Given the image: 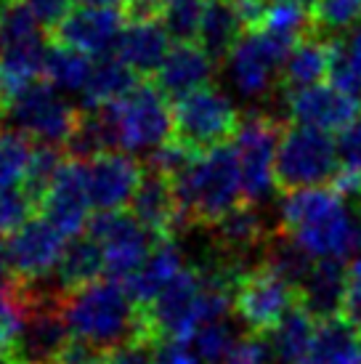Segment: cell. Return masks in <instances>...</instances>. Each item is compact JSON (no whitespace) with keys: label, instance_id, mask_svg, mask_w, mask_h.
<instances>
[{"label":"cell","instance_id":"6da1fadb","mask_svg":"<svg viewBox=\"0 0 361 364\" xmlns=\"http://www.w3.org/2000/svg\"><path fill=\"white\" fill-rule=\"evenodd\" d=\"M61 311L72 338L104 356L133 341H149L144 311L128 295L125 284L114 279H101L67 293L61 298Z\"/></svg>","mask_w":361,"mask_h":364},{"label":"cell","instance_id":"7a4b0ae2","mask_svg":"<svg viewBox=\"0 0 361 364\" xmlns=\"http://www.w3.org/2000/svg\"><path fill=\"white\" fill-rule=\"evenodd\" d=\"M279 229L313 261H345L359 250V221H353L345 197L332 186L284 194Z\"/></svg>","mask_w":361,"mask_h":364},{"label":"cell","instance_id":"3957f363","mask_svg":"<svg viewBox=\"0 0 361 364\" xmlns=\"http://www.w3.org/2000/svg\"><path fill=\"white\" fill-rule=\"evenodd\" d=\"M173 189L178 200L180 226H215L244 200L234 144L200 154L173 181Z\"/></svg>","mask_w":361,"mask_h":364},{"label":"cell","instance_id":"277c9868","mask_svg":"<svg viewBox=\"0 0 361 364\" xmlns=\"http://www.w3.org/2000/svg\"><path fill=\"white\" fill-rule=\"evenodd\" d=\"M338 176V141L330 133L284 125L276 152V189L281 194L316 189Z\"/></svg>","mask_w":361,"mask_h":364},{"label":"cell","instance_id":"5b68a950","mask_svg":"<svg viewBox=\"0 0 361 364\" xmlns=\"http://www.w3.org/2000/svg\"><path fill=\"white\" fill-rule=\"evenodd\" d=\"M176 133L173 139L189 146L194 154H208L234 144L242 125V114L218 88H202L173 107Z\"/></svg>","mask_w":361,"mask_h":364},{"label":"cell","instance_id":"8992f818","mask_svg":"<svg viewBox=\"0 0 361 364\" xmlns=\"http://www.w3.org/2000/svg\"><path fill=\"white\" fill-rule=\"evenodd\" d=\"M82 112L72 107L48 80H35L19 91L3 112V120L14 125V131L30 136L32 141L45 146L67 149L72 133L77 131Z\"/></svg>","mask_w":361,"mask_h":364},{"label":"cell","instance_id":"52a82bcc","mask_svg":"<svg viewBox=\"0 0 361 364\" xmlns=\"http://www.w3.org/2000/svg\"><path fill=\"white\" fill-rule=\"evenodd\" d=\"M109 112L117 131V149L122 152H154L176 133L173 107L154 82H139L125 99L109 104Z\"/></svg>","mask_w":361,"mask_h":364},{"label":"cell","instance_id":"ba28073f","mask_svg":"<svg viewBox=\"0 0 361 364\" xmlns=\"http://www.w3.org/2000/svg\"><path fill=\"white\" fill-rule=\"evenodd\" d=\"M281 125L269 112H244L239 133L234 139L239 160L244 203L258 205L276 189V152L281 141Z\"/></svg>","mask_w":361,"mask_h":364},{"label":"cell","instance_id":"9c48e42d","mask_svg":"<svg viewBox=\"0 0 361 364\" xmlns=\"http://www.w3.org/2000/svg\"><path fill=\"white\" fill-rule=\"evenodd\" d=\"M292 46L269 32H244L237 48L226 56V72L239 96L258 102L269 99L281 88V72Z\"/></svg>","mask_w":361,"mask_h":364},{"label":"cell","instance_id":"30bf717a","mask_svg":"<svg viewBox=\"0 0 361 364\" xmlns=\"http://www.w3.org/2000/svg\"><path fill=\"white\" fill-rule=\"evenodd\" d=\"M88 237L101 245L109 279L122 284L139 272L154 245L160 242L133 213L125 210L96 213L88 223Z\"/></svg>","mask_w":361,"mask_h":364},{"label":"cell","instance_id":"8fae6325","mask_svg":"<svg viewBox=\"0 0 361 364\" xmlns=\"http://www.w3.org/2000/svg\"><path fill=\"white\" fill-rule=\"evenodd\" d=\"M301 304L298 290L281 279L279 274L266 269L263 263L252 266L237 284L234 293V314L250 335H271L281 324V319Z\"/></svg>","mask_w":361,"mask_h":364},{"label":"cell","instance_id":"7c38bea8","mask_svg":"<svg viewBox=\"0 0 361 364\" xmlns=\"http://www.w3.org/2000/svg\"><path fill=\"white\" fill-rule=\"evenodd\" d=\"M67 245V237L48 218L35 215L9 237V255L16 279L21 284H41V279L59 269Z\"/></svg>","mask_w":361,"mask_h":364},{"label":"cell","instance_id":"4fadbf2b","mask_svg":"<svg viewBox=\"0 0 361 364\" xmlns=\"http://www.w3.org/2000/svg\"><path fill=\"white\" fill-rule=\"evenodd\" d=\"M292 125H306L324 133H340L359 120V99L335 85H313L281 99Z\"/></svg>","mask_w":361,"mask_h":364},{"label":"cell","instance_id":"5bb4252c","mask_svg":"<svg viewBox=\"0 0 361 364\" xmlns=\"http://www.w3.org/2000/svg\"><path fill=\"white\" fill-rule=\"evenodd\" d=\"M139 162L125 152H107L85 162V183H88L90 205L99 213L122 210L133 203L141 186Z\"/></svg>","mask_w":361,"mask_h":364},{"label":"cell","instance_id":"9a60e30c","mask_svg":"<svg viewBox=\"0 0 361 364\" xmlns=\"http://www.w3.org/2000/svg\"><path fill=\"white\" fill-rule=\"evenodd\" d=\"M90 208L93 205H90L88 183H85V162L67 160L41 205L43 218H48L64 237L75 240L90 223Z\"/></svg>","mask_w":361,"mask_h":364},{"label":"cell","instance_id":"2e32d148","mask_svg":"<svg viewBox=\"0 0 361 364\" xmlns=\"http://www.w3.org/2000/svg\"><path fill=\"white\" fill-rule=\"evenodd\" d=\"M122 30H125V14L114 6L104 9H75L59 24L53 38L59 46L75 48L85 56H104L117 48Z\"/></svg>","mask_w":361,"mask_h":364},{"label":"cell","instance_id":"e0dca14e","mask_svg":"<svg viewBox=\"0 0 361 364\" xmlns=\"http://www.w3.org/2000/svg\"><path fill=\"white\" fill-rule=\"evenodd\" d=\"M218 61L197 43H176L162 61L160 72L154 75V85L160 88L168 99H186L191 93L208 88L215 75Z\"/></svg>","mask_w":361,"mask_h":364},{"label":"cell","instance_id":"ac0fdd59","mask_svg":"<svg viewBox=\"0 0 361 364\" xmlns=\"http://www.w3.org/2000/svg\"><path fill=\"white\" fill-rule=\"evenodd\" d=\"M210 232L215 237V242H218L221 255H229L234 261L247 263L250 255H258V261H261L263 247L274 237L276 229H271L266 223V215L258 210V205L242 203L229 215H223L215 226H210Z\"/></svg>","mask_w":361,"mask_h":364},{"label":"cell","instance_id":"d6986e66","mask_svg":"<svg viewBox=\"0 0 361 364\" xmlns=\"http://www.w3.org/2000/svg\"><path fill=\"white\" fill-rule=\"evenodd\" d=\"M131 213L149 229L154 240H173V232L180 226V213L171 178L146 168L131 203Z\"/></svg>","mask_w":361,"mask_h":364},{"label":"cell","instance_id":"ffe728a7","mask_svg":"<svg viewBox=\"0 0 361 364\" xmlns=\"http://www.w3.org/2000/svg\"><path fill=\"white\" fill-rule=\"evenodd\" d=\"M335 41L311 30L308 35H303L301 41L292 46L287 64H284V72H281V88H279L281 99L290 96V93L321 85L324 77H330Z\"/></svg>","mask_w":361,"mask_h":364},{"label":"cell","instance_id":"44dd1931","mask_svg":"<svg viewBox=\"0 0 361 364\" xmlns=\"http://www.w3.org/2000/svg\"><path fill=\"white\" fill-rule=\"evenodd\" d=\"M348 269L343 261H316L311 274L298 290L301 306L313 319L327 322L343 316L345 295H348Z\"/></svg>","mask_w":361,"mask_h":364},{"label":"cell","instance_id":"7402d4cb","mask_svg":"<svg viewBox=\"0 0 361 364\" xmlns=\"http://www.w3.org/2000/svg\"><path fill=\"white\" fill-rule=\"evenodd\" d=\"M114 51L136 75H157L162 61L171 53V35L162 19L125 21Z\"/></svg>","mask_w":361,"mask_h":364},{"label":"cell","instance_id":"603a6c76","mask_svg":"<svg viewBox=\"0 0 361 364\" xmlns=\"http://www.w3.org/2000/svg\"><path fill=\"white\" fill-rule=\"evenodd\" d=\"M183 269L186 266H183L178 245L173 240H160L149 253V258L144 261V266L125 282V290L139 309H149Z\"/></svg>","mask_w":361,"mask_h":364},{"label":"cell","instance_id":"cb8c5ba5","mask_svg":"<svg viewBox=\"0 0 361 364\" xmlns=\"http://www.w3.org/2000/svg\"><path fill=\"white\" fill-rule=\"evenodd\" d=\"M242 32L247 30L242 24L239 9L234 0H205L197 46H202L215 61H226V56L244 38Z\"/></svg>","mask_w":361,"mask_h":364},{"label":"cell","instance_id":"d4e9b609","mask_svg":"<svg viewBox=\"0 0 361 364\" xmlns=\"http://www.w3.org/2000/svg\"><path fill=\"white\" fill-rule=\"evenodd\" d=\"M136 77H139V75H136L117 53L99 59L93 64V72H90V80H88V85H85V91L80 93L88 112L109 107V104H117L120 99H125V96L139 85Z\"/></svg>","mask_w":361,"mask_h":364},{"label":"cell","instance_id":"484cf974","mask_svg":"<svg viewBox=\"0 0 361 364\" xmlns=\"http://www.w3.org/2000/svg\"><path fill=\"white\" fill-rule=\"evenodd\" d=\"M107 272V261H104V250L93 237H75L61 258L59 269H56V279L64 295L72 290L88 287L93 282H101V274Z\"/></svg>","mask_w":361,"mask_h":364},{"label":"cell","instance_id":"4316f807","mask_svg":"<svg viewBox=\"0 0 361 364\" xmlns=\"http://www.w3.org/2000/svg\"><path fill=\"white\" fill-rule=\"evenodd\" d=\"M301 364H361V335L343 316L319 322L311 351Z\"/></svg>","mask_w":361,"mask_h":364},{"label":"cell","instance_id":"83f0119b","mask_svg":"<svg viewBox=\"0 0 361 364\" xmlns=\"http://www.w3.org/2000/svg\"><path fill=\"white\" fill-rule=\"evenodd\" d=\"M316 333H319V319H313L311 314L298 304L269 335L274 359L279 364H301L303 356L311 351Z\"/></svg>","mask_w":361,"mask_h":364},{"label":"cell","instance_id":"f1b7e54d","mask_svg":"<svg viewBox=\"0 0 361 364\" xmlns=\"http://www.w3.org/2000/svg\"><path fill=\"white\" fill-rule=\"evenodd\" d=\"M258 263H263V266L271 269L274 274H279L281 279L287 284H292L295 290H301V284L306 282V277L311 274L316 261L292 240L290 234H284L281 229H276L274 237H271L269 242H266V247H263L261 261Z\"/></svg>","mask_w":361,"mask_h":364},{"label":"cell","instance_id":"f546056e","mask_svg":"<svg viewBox=\"0 0 361 364\" xmlns=\"http://www.w3.org/2000/svg\"><path fill=\"white\" fill-rule=\"evenodd\" d=\"M93 64L96 61L85 56V53L75 51V48H67V46H50L48 56H45V80L56 88V91L64 93H82L85 85L90 80V72H93Z\"/></svg>","mask_w":361,"mask_h":364},{"label":"cell","instance_id":"4dcf8cb0","mask_svg":"<svg viewBox=\"0 0 361 364\" xmlns=\"http://www.w3.org/2000/svg\"><path fill=\"white\" fill-rule=\"evenodd\" d=\"M332 189L361 203V117L338 133V176Z\"/></svg>","mask_w":361,"mask_h":364},{"label":"cell","instance_id":"1f68e13d","mask_svg":"<svg viewBox=\"0 0 361 364\" xmlns=\"http://www.w3.org/2000/svg\"><path fill=\"white\" fill-rule=\"evenodd\" d=\"M32 139L19 131H0V192L24 189L32 165Z\"/></svg>","mask_w":361,"mask_h":364},{"label":"cell","instance_id":"d6a6232c","mask_svg":"<svg viewBox=\"0 0 361 364\" xmlns=\"http://www.w3.org/2000/svg\"><path fill=\"white\" fill-rule=\"evenodd\" d=\"M313 32L324 38H345L361 24V0H316L311 9Z\"/></svg>","mask_w":361,"mask_h":364},{"label":"cell","instance_id":"836d02e7","mask_svg":"<svg viewBox=\"0 0 361 364\" xmlns=\"http://www.w3.org/2000/svg\"><path fill=\"white\" fill-rule=\"evenodd\" d=\"M64 149L59 146H45V144H38L35 146V154H32V165L30 173H27V183H24V192L30 194L38 205H43L48 189L53 186L59 171L64 168Z\"/></svg>","mask_w":361,"mask_h":364},{"label":"cell","instance_id":"e575fe53","mask_svg":"<svg viewBox=\"0 0 361 364\" xmlns=\"http://www.w3.org/2000/svg\"><path fill=\"white\" fill-rule=\"evenodd\" d=\"M191 343H194V354L202 364H223L239 341H237L234 327L226 319H221V322H210L200 327Z\"/></svg>","mask_w":361,"mask_h":364},{"label":"cell","instance_id":"d590c367","mask_svg":"<svg viewBox=\"0 0 361 364\" xmlns=\"http://www.w3.org/2000/svg\"><path fill=\"white\" fill-rule=\"evenodd\" d=\"M205 0H183L162 11V24L176 43H197L202 27Z\"/></svg>","mask_w":361,"mask_h":364},{"label":"cell","instance_id":"8d00e7d4","mask_svg":"<svg viewBox=\"0 0 361 364\" xmlns=\"http://www.w3.org/2000/svg\"><path fill=\"white\" fill-rule=\"evenodd\" d=\"M41 210V205L32 200L24 189H9L0 192V237H11L30 223L35 215L32 213Z\"/></svg>","mask_w":361,"mask_h":364},{"label":"cell","instance_id":"74e56055","mask_svg":"<svg viewBox=\"0 0 361 364\" xmlns=\"http://www.w3.org/2000/svg\"><path fill=\"white\" fill-rule=\"evenodd\" d=\"M274 362V351L271 343H266L258 335H247L239 343L234 346V351L226 356L223 364H271Z\"/></svg>","mask_w":361,"mask_h":364},{"label":"cell","instance_id":"f35d334b","mask_svg":"<svg viewBox=\"0 0 361 364\" xmlns=\"http://www.w3.org/2000/svg\"><path fill=\"white\" fill-rule=\"evenodd\" d=\"M19 3H24V6L32 11V16L41 21L50 35L59 30L61 21L72 14L70 11L72 0H19Z\"/></svg>","mask_w":361,"mask_h":364},{"label":"cell","instance_id":"ab89813d","mask_svg":"<svg viewBox=\"0 0 361 364\" xmlns=\"http://www.w3.org/2000/svg\"><path fill=\"white\" fill-rule=\"evenodd\" d=\"M343 319L361 335V258L353 261L348 269V295H345Z\"/></svg>","mask_w":361,"mask_h":364},{"label":"cell","instance_id":"60d3db41","mask_svg":"<svg viewBox=\"0 0 361 364\" xmlns=\"http://www.w3.org/2000/svg\"><path fill=\"white\" fill-rule=\"evenodd\" d=\"M104 364H154V343L133 341L128 346H120L104 356Z\"/></svg>","mask_w":361,"mask_h":364},{"label":"cell","instance_id":"b9f144b4","mask_svg":"<svg viewBox=\"0 0 361 364\" xmlns=\"http://www.w3.org/2000/svg\"><path fill=\"white\" fill-rule=\"evenodd\" d=\"M154 364H200L194 348L178 341H162L154 346Z\"/></svg>","mask_w":361,"mask_h":364},{"label":"cell","instance_id":"7bdbcfd3","mask_svg":"<svg viewBox=\"0 0 361 364\" xmlns=\"http://www.w3.org/2000/svg\"><path fill=\"white\" fill-rule=\"evenodd\" d=\"M335 51H338V56L351 67V72L361 80V24L356 30L348 32L345 38L335 41Z\"/></svg>","mask_w":361,"mask_h":364},{"label":"cell","instance_id":"ee69618b","mask_svg":"<svg viewBox=\"0 0 361 364\" xmlns=\"http://www.w3.org/2000/svg\"><path fill=\"white\" fill-rule=\"evenodd\" d=\"M19 279L14 274V266H11V255H9V240L0 237V295H14L16 287H19Z\"/></svg>","mask_w":361,"mask_h":364},{"label":"cell","instance_id":"f6af8a7d","mask_svg":"<svg viewBox=\"0 0 361 364\" xmlns=\"http://www.w3.org/2000/svg\"><path fill=\"white\" fill-rule=\"evenodd\" d=\"M75 3H80L82 9H104V6H114L117 0H75Z\"/></svg>","mask_w":361,"mask_h":364},{"label":"cell","instance_id":"bcb514c9","mask_svg":"<svg viewBox=\"0 0 361 364\" xmlns=\"http://www.w3.org/2000/svg\"><path fill=\"white\" fill-rule=\"evenodd\" d=\"M162 6H165V9H168V6H176V3H183V0H160Z\"/></svg>","mask_w":361,"mask_h":364},{"label":"cell","instance_id":"7dc6e473","mask_svg":"<svg viewBox=\"0 0 361 364\" xmlns=\"http://www.w3.org/2000/svg\"><path fill=\"white\" fill-rule=\"evenodd\" d=\"M117 3H120L122 9H125V6H131V3H136V0H117Z\"/></svg>","mask_w":361,"mask_h":364},{"label":"cell","instance_id":"c3c4849f","mask_svg":"<svg viewBox=\"0 0 361 364\" xmlns=\"http://www.w3.org/2000/svg\"><path fill=\"white\" fill-rule=\"evenodd\" d=\"M303 3H306V6H308V9H313V3H316V0H303Z\"/></svg>","mask_w":361,"mask_h":364},{"label":"cell","instance_id":"681fc988","mask_svg":"<svg viewBox=\"0 0 361 364\" xmlns=\"http://www.w3.org/2000/svg\"><path fill=\"white\" fill-rule=\"evenodd\" d=\"M3 3H6V0H0V9H3Z\"/></svg>","mask_w":361,"mask_h":364},{"label":"cell","instance_id":"f907efd6","mask_svg":"<svg viewBox=\"0 0 361 364\" xmlns=\"http://www.w3.org/2000/svg\"><path fill=\"white\" fill-rule=\"evenodd\" d=\"M359 104H361V96H359Z\"/></svg>","mask_w":361,"mask_h":364},{"label":"cell","instance_id":"816d5d0a","mask_svg":"<svg viewBox=\"0 0 361 364\" xmlns=\"http://www.w3.org/2000/svg\"><path fill=\"white\" fill-rule=\"evenodd\" d=\"M359 205H361V203H359Z\"/></svg>","mask_w":361,"mask_h":364}]
</instances>
